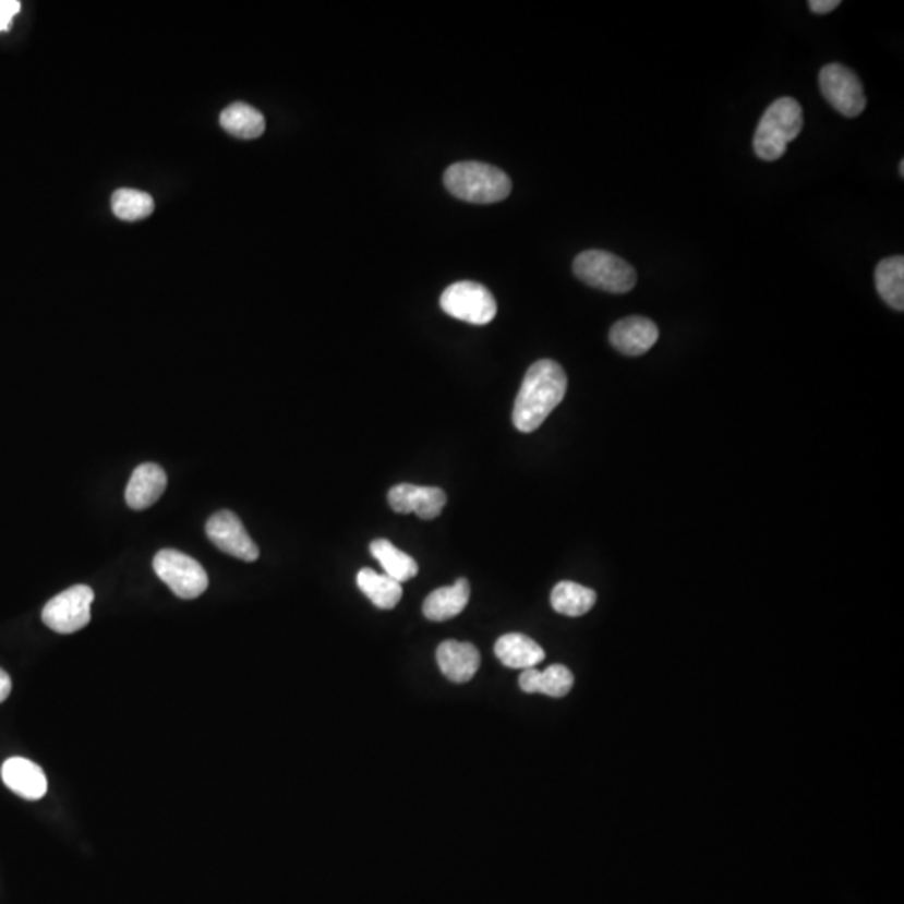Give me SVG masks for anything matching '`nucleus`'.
Returning <instances> with one entry per match:
<instances>
[{"label":"nucleus","mask_w":904,"mask_h":904,"mask_svg":"<svg viewBox=\"0 0 904 904\" xmlns=\"http://www.w3.org/2000/svg\"><path fill=\"white\" fill-rule=\"evenodd\" d=\"M596 603V593L591 588L574 581H562L552 591V606L565 616H583Z\"/></svg>","instance_id":"4be33fe9"},{"label":"nucleus","mask_w":904,"mask_h":904,"mask_svg":"<svg viewBox=\"0 0 904 904\" xmlns=\"http://www.w3.org/2000/svg\"><path fill=\"white\" fill-rule=\"evenodd\" d=\"M804 116L799 103L781 98L772 103L760 118L754 134V152L764 161H775L786 155L791 141L803 131Z\"/></svg>","instance_id":"7ed1b4c3"},{"label":"nucleus","mask_w":904,"mask_h":904,"mask_svg":"<svg viewBox=\"0 0 904 904\" xmlns=\"http://www.w3.org/2000/svg\"><path fill=\"white\" fill-rule=\"evenodd\" d=\"M819 86L829 105L846 118H856L865 111L868 101L861 81L846 65H824L819 74Z\"/></svg>","instance_id":"6e6552de"},{"label":"nucleus","mask_w":904,"mask_h":904,"mask_svg":"<svg viewBox=\"0 0 904 904\" xmlns=\"http://www.w3.org/2000/svg\"><path fill=\"white\" fill-rule=\"evenodd\" d=\"M220 124L227 133L240 140H256L265 133L264 114L245 103H233L224 109Z\"/></svg>","instance_id":"a211bd4d"},{"label":"nucleus","mask_w":904,"mask_h":904,"mask_svg":"<svg viewBox=\"0 0 904 904\" xmlns=\"http://www.w3.org/2000/svg\"><path fill=\"white\" fill-rule=\"evenodd\" d=\"M469 581L459 578L453 587L437 588L424 600L422 613L431 622H447L458 616L468 606Z\"/></svg>","instance_id":"dca6fc26"},{"label":"nucleus","mask_w":904,"mask_h":904,"mask_svg":"<svg viewBox=\"0 0 904 904\" xmlns=\"http://www.w3.org/2000/svg\"><path fill=\"white\" fill-rule=\"evenodd\" d=\"M900 174L901 177H904V159H901L900 162Z\"/></svg>","instance_id":"bb28decb"},{"label":"nucleus","mask_w":904,"mask_h":904,"mask_svg":"<svg viewBox=\"0 0 904 904\" xmlns=\"http://www.w3.org/2000/svg\"><path fill=\"white\" fill-rule=\"evenodd\" d=\"M437 665L444 677L455 684H466L480 671V650L468 641L446 640L437 647Z\"/></svg>","instance_id":"f8f14e48"},{"label":"nucleus","mask_w":904,"mask_h":904,"mask_svg":"<svg viewBox=\"0 0 904 904\" xmlns=\"http://www.w3.org/2000/svg\"><path fill=\"white\" fill-rule=\"evenodd\" d=\"M17 0H0V33L11 29L12 19L21 12Z\"/></svg>","instance_id":"b1692460"},{"label":"nucleus","mask_w":904,"mask_h":904,"mask_svg":"<svg viewBox=\"0 0 904 904\" xmlns=\"http://www.w3.org/2000/svg\"><path fill=\"white\" fill-rule=\"evenodd\" d=\"M166 484H168V478L161 466L155 462L137 466L124 493L128 506L136 511L149 508L162 496Z\"/></svg>","instance_id":"4468645a"},{"label":"nucleus","mask_w":904,"mask_h":904,"mask_svg":"<svg viewBox=\"0 0 904 904\" xmlns=\"http://www.w3.org/2000/svg\"><path fill=\"white\" fill-rule=\"evenodd\" d=\"M112 213L119 220L137 221L148 218L155 209L152 195L137 190H118L111 198Z\"/></svg>","instance_id":"5701e85b"},{"label":"nucleus","mask_w":904,"mask_h":904,"mask_svg":"<svg viewBox=\"0 0 904 904\" xmlns=\"http://www.w3.org/2000/svg\"><path fill=\"white\" fill-rule=\"evenodd\" d=\"M357 587L381 610H393L402 599V584L372 568H362L357 574Z\"/></svg>","instance_id":"aec40b11"},{"label":"nucleus","mask_w":904,"mask_h":904,"mask_svg":"<svg viewBox=\"0 0 904 904\" xmlns=\"http://www.w3.org/2000/svg\"><path fill=\"white\" fill-rule=\"evenodd\" d=\"M660 330L655 322L647 317H627L616 322L610 330V342L624 355L638 357L649 352L656 340Z\"/></svg>","instance_id":"9b49d317"},{"label":"nucleus","mask_w":904,"mask_h":904,"mask_svg":"<svg viewBox=\"0 0 904 904\" xmlns=\"http://www.w3.org/2000/svg\"><path fill=\"white\" fill-rule=\"evenodd\" d=\"M441 309L449 317L472 325H486L496 317L497 305L493 293L475 281H458L444 290Z\"/></svg>","instance_id":"423d86ee"},{"label":"nucleus","mask_w":904,"mask_h":904,"mask_svg":"<svg viewBox=\"0 0 904 904\" xmlns=\"http://www.w3.org/2000/svg\"><path fill=\"white\" fill-rule=\"evenodd\" d=\"M574 272L593 289L627 293L637 285V272L620 256L603 250H588L575 258Z\"/></svg>","instance_id":"20e7f679"},{"label":"nucleus","mask_w":904,"mask_h":904,"mask_svg":"<svg viewBox=\"0 0 904 904\" xmlns=\"http://www.w3.org/2000/svg\"><path fill=\"white\" fill-rule=\"evenodd\" d=\"M840 5V0H811L809 2V8L815 14H829V12L836 11Z\"/></svg>","instance_id":"393cba45"},{"label":"nucleus","mask_w":904,"mask_h":904,"mask_svg":"<svg viewBox=\"0 0 904 904\" xmlns=\"http://www.w3.org/2000/svg\"><path fill=\"white\" fill-rule=\"evenodd\" d=\"M387 499L394 511L400 515L415 513L421 519L437 518L447 503L446 493L441 487L415 486L409 483L390 487Z\"/></svg>","instance_id":"9d476101"},{"label":"nucleus","mask_w":904,"mask_h":904,"mask_svg":"<svg viewBox=\"0 0 904 904\" xmlns=\"http://www.w3.org/2000/svg\"><path fill=\"white\" fill-rule=\"evenodd\" d=\"M447 192L468 203L502 202L511 193V180L505 171L486 162L465 161L449 166L444 173Z\"/></svg>","instance_id":"f03ea898"},{"label":"nucleus","mask_w":904,"mask_h":904,"mask_svg":"<svg viewBox=\"0 0 904 904\" xmlns=\"http://www.w3.org/2000/svg\"><path fill=\"white\" fill-rule=\"evenodd\" d=\"M2 781L5 786L27 800H39L47 793V778L39 766L24 757H12L2 766Z\"/></svg>","instance_id":"ddd939ff"},{"label":"nucleus","mask_w":904,"mask_h":904,"mask_svg":"<svg viewBox=\"0 0 904 904\" xmlns=\"http://www.w3.org/2000/svg\"><path fill=\"white\" fill-rule=\"evenodd\" d=\"M494 653L505 667L518 671L534 668L544 660V650L533 638L522 634H506L497 638Z\"/></svg>","instance_id":"2eb2a0df"},{"label":"nucleus","mask_w":904,"mask_h":904,"mask_svg":"<svg viewBox=\"0 0 904 904\" xmlns=\"http://www.w3.org/2000/svg\"><path fill=\"white\" fill-rule=\"evenodd\" d=\"M369 550H371L372 556L383 565L387 577L393 578V580L403 583V581L412 580L418 575L419 566L415 559L409 556L408 553L400 552L389 540L378 538V540L372 541Z\"/></svg>","instance_id":"412c9836"},{"label":"nucleus","mask_w":904,"mask_h":904,"mask_svg":"<svg viewBox=\"0 0 904 904\" xmlns=\"http://www.w3.org/2000/svg\"><path fill=\"white\" fill-rule=\"evenodd\" d=\"M876 289L879 297L894 309L904 311V258L903 256H890L879 262L876 268Z\"/></svg>","instance_id":"6ab92c4d"},{"label":"nucleus","mask_w":904,"mask_h":904,"mask_svg":"<svg viewBox=\"0 0 904 904\" xmlns=\"http://www.w3.org/2000/svg\"><path fill=\"white\" fill-rule=\"evenodd\" d=\"M93 602L94 591L86 584L68 588L44 606L43 622L62 635L83 630L91 622Z\"/></svg>","instance_id":"0eeeda50"},{"label":"nucleus","mask_w":904,"mask_h":904,"mask_svg":"<svg viewBox=\"0 0 904 904\" xmlns=\"http://www.w3.org/2000/svg\"><path fill=\"white\" fill-rule=\"evenodd\" d=\"M568 377L558 362H534L522 378L513 409V424L521 433H534L565 399Z\"/></svg>","instance_id":"f257e3e1"},{"label":"nucleus","mask_w":904,"mask_h":904,"mask_svg":"<svg viewBox=\"0 0 904 904\" xmlns=\"http://www.w3.org/2000/svg\"><path fill=\"white\" fill-rule=\"evenodd\" d=\"M575 677L565 665H550L546 671L527 668L519 677V687L522 692L544 694L553 699H562L568 696L574 688Z\"/></svg>","instance_id":"f3484780"},{"label":"nucleus","mask_w":904,"mask_h":904,"mask_svg":"<svg viewBox=\"0 0 904 904\" xmlns=\"http://www.w3.org/2000/svg\"><path fill=\"white\" fill-rule=\"evenodd\" d=\"M206 537L221 552L242 562H256L258 546L243 527L242 519L231 511H218L206 521Z\"/></svg>","instance_id":"1a4fd4ad"},{"label":"nucleus","mask_w":904,"mask_h":904,"mask_svg":"<svg viewBox=\"0 0 904 904\" xmlns=\"http://www.w3.org/2000/svg\"><path fill=\"white\" fill-rule=\"evenodd\" d=\"M153 568L162 583L168 584L178 599H198L208 588L205 568L192 556L177 550H161L153 559Z\"/></svg>","instance_id":"39448f33"},{"label":"nucleus","mask_w":904,"mask_h":904,"mask_svg":"<svg viewBox=\"0 0 904 904\" xmlns=\"http://www.w3.org/2000/svg\"><path fill=\"white\" fill-rule=\"evenodd\" d=\"M12 690V680L9 677L8 672L2 671L0 668V703L5 702L11 696Z\"/></svg>","instance_id":"a878e982"}]
</instances>
